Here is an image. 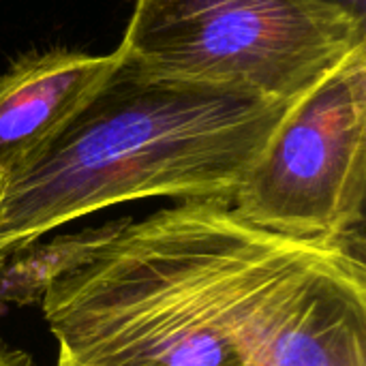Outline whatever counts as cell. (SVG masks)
I'll return each instance as SVG.
<instances>
[{
  "instance_id": "cell-1",
  "label": "cell",
  "mask_w": 366,
  "mask_h": 366,
  "mask_svg": "<svg viewBox=\"0 0 366 366\" xmlns=\"http://www.w3.org/2000/svg\"><path fill=\"white\" fill-rule=\"evenodd\" d=\"M354 244L266 234L221 199L127 219L39 305L56 366H249L274 296Z\"/></svg>"
},
{
  "instance_id": "cell-2",
  "label": "cell",
  "mask_w": 366,
  "mask_h": 366,
  "mask_svg": "<svg viewBox=\"0 0 366 366\" xmlns=\"http://www.w3.org/2000/svg\"><path fill=\"white\" fill-rule=\"evenodd\" d=\"M290 107L154 73L118 49L77 114L0 178V251L124 202H232Z\"/></svg>"
},
{
  "instance_id": "cell-3",
  "label": "cell",
  "mask_w": 366,
  "mask_h": 366,
  "mask_svg": "<svg viewBox=\"0 0 366 366\" xmlns=\"http://www.w3.org/2000/svg\"><path fill=\"white\" fill-rule=\"evenodd\" d=\"M360 45L366 21L328 0H135L118 49L167 77L294 103Z\"/></svg>"
},
{
  "instance_id": "cell-4",
  "label": "cell",
  "mask_w": 366,
  "mask_h": 366,
  "mask_svg": "<svg viewBox=\"0 0 366 366\" xmlns=\"http://www.w3.org/2000/svg\"><path fill=\"white\" fill-rule=\"evenodd\" d=\"M366 45L292 103L232 197L266 234L315 244L365 242Z\"/></svg>"
},
{
  "instance_id": "cell-5",
  "label": "cell",
  "mask_w": 366,
  "mask_h": 366,
  "mask_svg": "<svg viewBox=\"0 0 366 366\" xmlns=\"http://www.w3.org/2000/svg\"><path fill=\"white\" fill-rule=\"evenodd\" d=\"M249 366H366L365 244L332 251L274 296Z\"/></svg>"
},
{
  "instance_id": "cell-6",
  "label": "cell",
  "mask_w": 366,
  "mask_h": 366,
  "mask_svg": "<svg viewBox=\"0 0 366 366\" xmlns=\"http://www.w3.org/2000/svg\"><path fill=\"white\" fill-rule=\"evenodd\" d=\"M112 54L47 49L19 56L0 73V178L41 150L99 90Z\"/></svg>"
},
{
  "instance_id": "cell-7",
  "label": "cell",
  "mask_w": 366,
  "mask_h": 366,
  "mask_svg": "<svg viewBox=\"0 0 366 366\" xmlns=\"http://www.w3.org/2000/svg\"><path fill=\"white\" fill-rule=\"evenodd\" d=\"M129 217L99 227L32 238L0 251V317L13 309L41 305L45 294L97 253Z\"/></svg>"
},
{
  "instance_id": "cell-8",
  "label": "cell",
  "mask_w": 366,
  "mask_h": 366,
  "mask_svg": "<svg viewBox=\"0 0 366 366\" xmlns=\"http://www.w3.org/2000/svg\"><path fill=\"white\" fill-rule=\"evenodd\" d=\"M0 366H39L30 354L24 350H17L13 345H6L0 339Z\"/></svg>"
},
{
  "instance_id": "cell-9",
  "label": "cell",
  "mask_w": 366,
  "mask_h": 366,
  "mask_svg": "<svg viewBox=\"0 0 366 366\" xmlns=\"http://www.w3.org/2000/svg\"><path fill=\"white\" fill-rule=\"evenodd\" d=\"M328 2L341 6L345 13H350L358 21H366V0H328Z\"/></svg>"
}]
</instances>
